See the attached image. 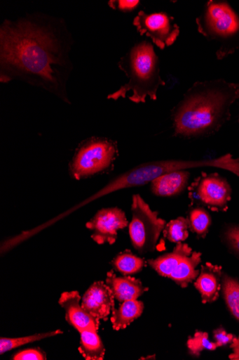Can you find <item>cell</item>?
<instances>
[{"instance_id": "1", "label": "cell", "mask_w": 239, "mask_h": 360, "mask_svg": "<svg viewBox=\"0 0 239 360\" xmlns=\"http://www.w3.org/2000/svg\"><path fill=\"white\" fill-rule=\"evenodd\" d=\"M74 45L62 18L32 13L6 19L0 25V82L20 81L71 105L67 86L74 71Z\"/></svg>"}, {"instance_id": "2", "label": "cell", "mask_w": 239, "mask_h": 360, "mask_svg": "<svg viewBox=\"0 0 239 360\" xmlns=\"http://www.w3.org/2000/svg\"><path fill=\"white\" fill-rule=\"evenodd\" d=\"M239 100V83L223 79L198 82L173 109L174 135L183 139L214 135L231 119V105Z\"/></svg>"}, {"instance_id": "3", "label": "cell", "mask_w": 239, "mask_h": 360, "mask_svg": "<svg viewBox=\"0 0 239 360\" xmlns=\"http://www.w3.org/2000/svg\"><path fill=\"white\" fill-rule=\"evenodd\" d=\"M118 68L128 82L107 99L117 101L128 97L134 103H145L147 98L156 101L158 90L165 85L161 76L160 60L151 43L147 41L135 44L121 58Z\"/></svg>"}, {"instance_id": "4", "label": "cell", "mask_w": 239, "mask_h": 360, "mask_svg": "<svg viewBox=\"0 0 239 360\" xmlns=\"http://www.w3.org/2000/svg\"><path fill=\"white\" fill-rule=\"evenodd\" d=\"M196 22L199 34L217 43L218 60L239 51V15L228 2L210 0Z\"/></svg>"}, {"instance_id": "5", "label": "cell", "mask_w": 239, "mask_h": 360, "mask_svg": "<svg viewBox=\"0 0 239 360\" xmlns=\"http://www.w3.org/2000/svg\"><path fill=\"white\" fill-rule=\"evenodd\" d=\"M118 156L117 141L107 138L91 137L78 146L68 165V172L76 181L109 174L114 170Z\"/></svg>"}, {"instance_id": "6", "label": "cell", "mask_w": 239, "mask_h": 360, "mask_svg": "<svg viewBox=\"0 0 239 360\" xmlns=\"http://www.w3.org/2000/svg\"><path fill=\"white\" fill-rule=\"evenodd\" d=\"M129 236L132 247L141 254L153 252L166 222L153 211L139 194H134Z\"/></svg>"}, {"instance_id": "7", "label": "cell", "mask_w": 239, "mask_h": 360, "mask_svg": "<svg viewBox=\"0 0 239 360\" xmlns=\"http://www.w3.org/2000/svg\"><path fill=\"white\" fill-rule=\"evenodd\" d=\"M193 202L214 212H226L231 200L232 189L227 180L219 174L202 173L189 188Z\"/></svg>"}, {"instance_id": "8", "label": "cell", "mask_w": 239, "mask_h": 360, "mask_svg": "<svg viewBox=\"0 0 239 360\" xmlns=\"http://www.w3.org/2000/svg\"><path fill=\"white\" fill-rule=\"evenodd\" d=\"M175 18L166 13H148L141 11L134 18L133 25L141 36H146L160 49L172 46L180 35Z\"/></svg>"}, {"instance_id": "9", "label": "cell", "mask_w": 239, "mask_h": 360, "mask_svg": "<svg viewBox=\"0 0 239 360\" xmlns=\"http://www.w3.org/2000/svg\"><path fill=\"white\" fill-rule=\"evenodd\" d=\"M128 225L125 213L118 207L102 209L86 223V227L92 232L91 238L98 245H114L118 232Z\"/></svg>"}, {"instance_id": "10", "label": "cell", "mask_w": 239, "mask_h": 360, "mask_svg": "<svg viewBox=\"0 0 239 360\" xmlns=\"http://www.w3.org/2000/svg\"><path fill=\"white\" fill-rule=\"evenodd\" d=\"M81 297L76 291L64 292L61 294L59 304L65 311V320L78 332H97L99 319L88 313L80 304Z\"/></svg>"}, {"instance_id": "11", "label": "cell", "mask_w": 239, "mask_h": 360, "mask_svg": "<svg viewBox=\"0 0 239 360\" xmlns=\"http://www.w3.org/2000/svg\"><path fill=\"white\" fill-rule=\"evenodd\" d=\"M114 296L107 283H94L85 292L81 306L93 317L107 321L114 309Z\"/></svg>"}, {"instance_id": "12", "label": "cell", "mask_w": 239, "mask_h": 360, "mask_svg": "<svg viewBox=\"0 0 239 360\" xmlns=\"http://www.w3.org/2000/svg\"><path fill=\"white\" fill-rule=\"evenodd\" d=\"M223 275L221 266L210 263L201 266L194 286L200 294L203 304L213 303L219 299Z\"/></svg>"}, {"instance_id": "13", "label": "cell", "mask_w": 239, "mask_h": 360, "mask_svg": "<svg viewBox=\"0 0 239 360\" xmlns=\"http://www.w3.org/2000/svg\"><path fill=\"white\" fill-rule=\"evenodd\" d=\"M106 283L111 289L115 299L121 303L137 300L149 290L140 280L130 276L118 277L114 271L107 273Z\"/></svg>"}, {"instance_id": "14", "label": "cell", "mask_w": 239, "mask_h": 360, "mask_svg": "<svg viewBox=\"0 0 239 360\" xmlns=\"http://www.w3.org/2000/svg\"><path fill=\"white\" fill-rule=\"evenodd\" d=\"M190 177L188 170L164 174L151 183V190L160 198H173L186 190Z\"/></svg>"}, {"instance_id": "15", "label": "cell", "mask_w": 239, "mask_h": 360, "mask_svg": "<svg viewBox=\"0 0 239 360\" xmlns=\"http://www.w3.org/2000/svg\"><path fill=\"white\" fill-rule=\"evenodd\" d=\"M193 250L186 243H178L172 252L164 254L156 259L147 261L149 266L159 276L168 278L180 262Z\"/></svg>"}, {"instance_id": "16", "label": "cell", "mask_w": 239, "mask_h": 360, "mask_svg": "<svg viewBox=\"0 0 239 360\" xmlns=\"http://www.w3.org/2000/svg\"><path fill=\"white\" fill-rule=\"evenodd\" d=\"M201 255L200 252L193 250L180 262L168 278L174 281L182 288H187L200 274V270H197L196 268L200 264Z\"/></svg>"}, {"instance_id": "17", "label": "cell", "mask_w": 239, "mask_h": 360, "mask_svg": "<svg viewBox=\"0 0 239 360\" xmlns=\"http://www.w3.org/2000/svg\"><path fill=\"white\" fill-rule=\"evenodd\" d=\"M144 310V304L138 300L123 302L118 309H113L111 319L113 328L116 331L126 328L132 321L139 318Z\"/></svg>"}, {"instance_id": "18", "label": "cell", "mask_w": 239, "mask_h": 360, "mask_svg": "<svg viewBox=\"0 0 239 360\" xmlns=\"http://www.w3.org/2000/svg\"><path fill=\"white\" fill-rule=\"evenodd\" d=\"M80 334L81 342L78 350L85 359H104L106 354V349L97 332L84 331Z\"/></svg>"}, {"instance_id": "19", "label": "cell", "mask_w": 239, "mask_h": 360, "mask_svg": "<svg viewBox=\"0 0 239 360\" xmlns=\"http://www.w3.org/2000/svg\"><path fill=\"white\" fill-rule=\"evenodd\" d=\"M146 264L145 259L136 256L128 250L119 253L112 260L114 268L125 276L141 272Z\"/></svg>"}, {"instance_id": "20", "label": "cell", "mask_w": 239, "mask_h": 360, "mask_svg": "<svg viewBox=\"0 0 239 360\" xmlns=\"http://www.w3.org/2000/svg\"><path fill=\"white\" fill-rule=\"evenodd\" d=\"M221 288L228 311L239 321V282L224 274Z\"/></svg>"}, {"instance_id": "21", "label": "cell", "mask_w": 239, "mask_h": 360, "mask_svg": "<svg viewBox=\"0 0 239 360\" xmlns=\"http://www.w3.org/2000/svg\"><path fill=\"white\" fill-rule=\"evenodd\" d=\"M190 231L200 238L207 237L212 225V217L210 213L202 207L191 210L188 215Z\"/></svg>"}, {"instance_id": "22", "label": "cell", "mask_w": 239, "mask_h": 360, "mask_svg": "<svg viewBox=\"0 0 239 360\" xmlns=\"http://www.w3.org/2000/svg\"><path fill=\"white\" fill-rule=\"evenodd\" d=\"M189 223L187 218L180 217L170 220L165 224L163 236L169 242L178 243L184 242L189 236Z\"/></svg>"}, {"instance_id": "23", "label": "cell", "mask_w": 239, "mask_h": 360, "mask_svg": "<svg viewBox=\"0 0 239 360\" xmlns=\"http://www.w3.org/2000/svg\"><path fill=\"white\" fill-rule=\"evenodd\" d=\"M61 334H62V332L61 330H56L51 333L37 334L19 338H1V339H0V353H1V354H4V353L10 350H12L17 347H20L25 345L35 342L43 339L54 337Z\"/></svg>"}, {"instance_id": "24", "label": "cell", "mask_w": 239, "mask_h": 360, "mask_svg": "<svg viewBox=\"0 0 239 360\" xmlns=\"http://www.w3.org/2000/svg\"><path fill=\"white\" fill-rule=\"evenodd\" d=\"M187 347L190 354L199 356L204 350L214 351L218 347L214 342H211L207 333L196 332L193 337L187 341Z\"/></svg>"}, {"instance_id": "25", "label": "cell", "mask_w": 239, "mask_h": 360, "mask_svg": "<svg viewBox=\"0 0 239 360\" xmlns=\"http://www.w3.org/2000/svg\"><path fill=\"white\" fill-rule=\"evenodd\" d=\"M222 240L228 248L239 257V224H230L225 227Z\"/></svg>"}, {"instance_id": "26", "label": "cell", "mask_w": 239, "mask_h": 360, "mask_svg": "<svg viewBox=\"0 0 239 360\" xmlns=\"http://www.w3.org/2000/svg\"><path fill=\"white\" fill-rule=\"evenodd\" d=\"M141 2L137 0H111L108 5L113 10L122 13H130L137 9Z\"/></svg>"}, {"instance_id": "27", "label": "cell", "mask_w": 239, "mask_h": 360, "mask_svg": "<svg viewBox=\"0 0 239 360\" xmlns=\"http://www.w3.org/2000/svg\"><path fill=\"white\" fill-rule=\"evenodd\" d=\"M46 353L41 349H27L16 353L12 359L14 360H46Z\"/></svg>"}, {"instance_id": "28", "label": "cell", "mask_w": 239, "mask_h": 360, "mask_svg": "<svg viewBox=\"0 0 239 360\" xmlns=\"http://www.w3.org/2000/svg\"><path fill=\"white\" fill-rule=\"evenodd\" d=\"M235 338V337L233 335L226 333L222 327L214 332V342L217 344L218 348L231 344Z\"/></svg>"}, {"instance_id": "29", "label": "cell", "mask_w": 239, "mask_h": 360, "mask_svg": "<svg viewBox=\"0 0 239 360\" xmlns=\"http://www.w3.org/2000/svg\"><path fill=\"white\" fill-rule=\"evenodd\" d=\"M231 348L233 354L229 356L231 359H239V337L234 339L231 343Z\"/></svg>"}, {"instance_id": "30", "label": "cell", "mask_w": 239, "mask_h": 360, "mask_svg": "<svg viewBox=\"0 0 239 360\" xmlns=\"http://www.w3.org/2000/svg\"><path fill=\"white\" fill-rule=\"evenodd\" d=\"M238 146H239V143H238Z\"/></svg>"}]
</instances>
